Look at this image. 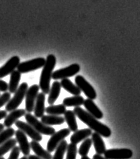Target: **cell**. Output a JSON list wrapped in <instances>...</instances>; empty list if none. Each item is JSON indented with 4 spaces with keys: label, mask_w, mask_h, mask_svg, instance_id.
Returning <instances> with one entry per match:
<instances>
[{
    "label": "cell",
    "mask_w": 140,
    "mask_h": 159,
    "mask_svg": "<svg viewBox=\"0 0 140 159\" xmlns=\"http://www.w3.org/2000/svg\"><path fill=\"white\" fill-rule=\"evenodd\" d=\"M17 140L16 139L11 138L10 140L4 143V144L0 145V157H2L4 155H5L7 153L11 151L13 148L16 146Z\"/></svg>",
    "instance_id": "27"
},
{
    "label": "cell",
    "mask_w": 140,
    "mask_h": 159,
    "mask_svg": "<svg viewBox=\"0 0 140 159\" xmlns=\"http://www.w3.org/2000/svg\"><path fill=\"white\" fill-rule=\"evenodd\" d=\"M30 148L35 153V155L43 159H52L53 156L51 153L48 151H46L43 148V147L39 144L37 141L33 140L30 142Z\"/></svg>",
    "instance_id": "18"
},
{
    "label": "cell",
    "mask_w": 140,
    "mask_h": 159,
    "mask_svg": "<svg viewBox=\"0 0 140 159\" xmlns=\"http://www.w3.org/2000/svg\"><path fill=\"white\" fill-rule=\"evenodd\" d=\"M8 84L5 81L0 80V91L7 92L8 90Z\"/></svg>",
    "instance_id": "34"
},
{
    "label": "cell",
    "mask_w": 140,
    "mask_h": 159,
    "mask_svg": "<svg viewBox=\"0 0 140 159\" xmlns=\"http://www.w3.org/2000/svg\"><path fill=\"white\" fill-rule=\"evenodd\" d=\"M61 83H59V81H54L53 83L52 88H50L49 96H48V103H49L50 105H53L55 103V101H56L58 97L59 96L60 92H61Z\"/></svg>",
    "instance_id": "21"
},
{
    "label": "cell",
    "mask_w": 140,
    "mask_h": 159,
    "mask_svg": "<svg viewBox=\"0 0 140 159\" xmlns=\"http://www.w3.org/2000/svg\"><path fill=\"white\" fill-rule=\"evenodd\" d=\"M75 83L81 91H83L88 98L94 100L96 98L97 93L92 85L88 83L82 75H77L75 78Z\"/></svg>",
    "instance_id": "8"
},
{
    "label": "cell",
    "mask_w": 140,
    "mask_h": 159,
    "mask_svg": "<svg viewBox=\"0 0 140 159\" xmlns=\"http://www.w3.org/2000/svg\"><path fill=\"white\" fill-rule=\"evenodd\" d=\"M84 102V99L83 96H75L72 97H68L64 99L63 104L66 107H80L83 105Z\"/></svg>",
    "instance_id": "25"
},
{
    "label": "cell",
    "mask_w": 140,
    "mask_h": 159,
    "mask_svg": "<svg viewBox=\"0 0 140 159\" xmlns=\"http://www.w3.org/2000/svg\"><path fill=\"white\" fill-rule=\"evenodd\" d=\"M66 111V107L64 104L51 105L50 107L46 108V112L49 115L60 116L64 114Z\"/></svg>",
    "instance_id": "26"
},
{
    "label": "cell",
    "mask_w": 140,
    "mask_h": 159,
    "mask_svg": "<svg viewBox=\"0 0 140 159\" xmlns=\"http://www.w3.org/2000/svg\"><path fill=\"white\" fill-rule=\"evenodd\" d=\"M21 79V73L18 70H15L10 74V83L8 84V90L10 93H15L19 87V83Z\"/></svg>",
    "instance_id": "20"
},
{
    "label": "cell",
    "mask_w": 140,
    "mask_h": 159,
    "mask_svg": "<svg viewBox=\"0 0 140 159\" xmlns=\"http://www.w3.org/2000/svg\"><path fill=\"white\" fill-rule=\"evenodd\" d=\"M106 159H129L132 157L133 152L128 148L108 149L104 153Z\"/></svg>",
    "instance_id": "11"
},
{
    "label": "cell",
    "mask_w": 140,
    "mask_h": 159,
    "mask_svg": "<svg viewBox=\"0 0 140 159\" xmlns=\"http://www.w3.org/2000/svg\"><path fill=\"white\" fill-rule=\"evenodd\" d=\"M0 96H1V95H0Z\"/></svg>",
    "instance_id": "42"
},
{
    "label": "cell",
    "mask_w": 140,
    "mask_h": 159,
    "mask_svg": "<svg viewBox=\"0 0 140 159\" xmlns=\"http://www.w3.org/2000/svg\"><path fill=\"white\" fill-rule=\"evenodd\" d=\"M46 63V59L43 57H38L31 60H28L19 64L17 69L20 73H28L43 67Z\"/></svg>",
    "instance_id": "5"
},
{
    "label": "cell",
    "mask_w": 140,
    "mask_h": 159,
    "mask_svg": "<svg viewBox=\"0 0 140 159\" xmlns=\"http://www.w3.org/2000/svg\"><path fill=\"white\" fill-rule=\"evenodd\" d=\"M11 93L10 92H4L2 96H0V108L3 107L8 103V101L10 100Z\"/></svg>",
    "instance_id": "32"
},
{
    "label": "cell",
    "mask_w": 140,
    "mask_h": 159,
    "mask_svg": "<svg viewBox=\"0 0 140 159\" xmlns=\"http://www.w3.org/2000/svg\"><path fill=\"white\" fill-rule=\"evenodd\" d=\"M26 114V111L24 109H15L14 111H11L7 116H6L4 121V125L7 128L11 127L12 125L16 122L17 119L22 116H25Z\"/></svg>",
    "instance_id": "14"
},
{
    "label": "cell",
    "mask_w": 140,
    "mask_h": 159,
    "mask_svg": "<svg viewBox=\"0 0 140 159\" xmlns=\"http://www.w3.org/2000/svg\"><path fill=\"white\" fill-rule=\"evenodd\" d=\"M46 94H44L43 92L40 93L38 94L36 101L35 103L34 108V113L35 116L37 118H41L44 115V113L46 111L45 108V99Z\"/></svg>",
    "instance_id": "15"
},
{
    "label": "cell",
    "mask_w": 140,
    "mask_h": 159,
    "mask_svg": "<svg viewBox=\"0 0 140 159\" xmlns=\"http://www.w3.org/2000/svg\"><path fill=\"white\" fill-rule=\"evenodd\" d=\"M20 159H28V156H24L23 157H22Z\"/></svg>",
    "instance_id": "40"
},
{
    "label": "cell",
    "mask_w": 140,
    "mask_h": 159,
    "mask_svg": "<svg viewBox=\"0 0 140 159\" xmlns=\"http://www.w3.org/2000/svg\"><path fill=\"white\" fill-rule=\"evenodd\" d=\"M40 87L38 85H33L28 88L25 95V111L31 113L34 111L35 103L38 94Z\"/></svg>",
    "instance_id": "9"
},
{
    "label": "cell",
    "mask_w": 140,
    "mask_h": 159,
    "mask_svg": "<svg viewBox=\"0 0 140 159\" xmlns=\"http://www.w3.org/2000/svg\"><path fill=\"white\" fill-rule=\"evenodd\" d=\"M15 126L23 131L25 134L32 139L33 140L37 141V142H40L43 140V137H42L41 134H40L38 132H37L32 126L29 125L28 123H25L22 121H17L15 123Z\"/></svg>",
    "instance_id": "10"
},
{
    "label": "cell",
    "mask_w": 140,
    "mask_h": 159,
    "mask_svg": "<svg viewBox=\"0 0 140 159\" xmlns=\"http://www.w3.org/2000/svg\"><path fill=\"white\" fill-rule=\"evenodd\" d=\"M93 159H106L105 157H103L101 155H99V154H95L93 156Z\"/></svg>",
    "instance_id": "36"
},
{
    "label": "cell",
    "mask_w": 140,
    "mask_h": 159,
    "mask_svg": "<svg viewBox=\"0 0 140 159\" xmlns=\"http://www.w3.org/2000/svg\"><path fill=\"white\" fill-rule=\"evenodd\" d=\"M15 134V129L12 127L7 128L6 129H4L3 131L0 132V145L4 144L7 141L10 140L14 136Z\"/></svg>",
    "instance_id": "29"
},
{
    "label": "cell",
    "mask_w": 140,
    "mask_h": 159,
    "mask_svg": "<svg viewBox=\"0 0 140 159\" xmlns=\"http://www.w3.org/2000/svg\"><path fill=\"white\" fill-rule=\"evenodd\" d=\"M4 129V124L0 123V132L3 131Z\"/></svg>",
    "instance_id": "38"
},
{
    "label": "cell",
    "mask_w": 140,
    "mask_h": 159,
    "mask_svg": "<svg viewBox=\"0 0 140 159\" xmlns=\"http://www.w3.org/2000/svg\"><path fill=\"white\" fill-rule=\"evenodd\" d=\"M25 118L26 119V121H27V123L32 126V127L34 128L37 132H38L40 134L52 136L56 132L54 128L52 127L51 126L44 125L43 122L38 120L37 117H35V116L32 115L30 113L25 114Z\"/></svg>",
    "instance_id": "4"
},
{
    "label": "cell",
    "mask_w": 140,
    "mask_h": 159,
    "mask_svg": "<svg viewBox=\"0 0 140 159\" xmlns=\"http://www.w3.org/2000/svg\"><path fill=\"white\" fill-rule=\"evenodd\" d=\"M64 119L67 123L69 129L71 132H76L78 130V125L76 120V115L74 113V111L71 110H66L64 113Z\"/></svg>",
    "instance_id": "22"
},
{
    "label": "cell",
    "mask_w": 140,
    "mask_h": 159,
    "mask_svg": "<svg viewBox=\"0 0 140 159\" xmlns=\"http://www.w3.org/2000/svg\"><path fill=\"white\" fill-rule=\"evenodd\" d=\"M20 63V59L19 57L14 56L10 58L5 63V65L0 67V78H3L8 75H10L18 67Z\"/></svg>",
    "instance_id": "12"
},
{
    "label": "cell",
    "mask_w": 140,
    "mask_h": 159,
    "mask_svg": "<svg viewBox=\"0 0 140 159\" xmlns=\"http://www.w3.org/2000/svg\"><path fill=\"white\" fill-rule=\"evenodd\" d=\"M28 89V85L27 83H23L19 86L16 92L15 93L14 96L7 103L5 109L7 111L11 112L17 109L20 105L23 102L24 98L25 97L26 92Z\"/></svg>",
    "instance_id": "3"
},
{
    "label": "cell",
    "mask_w": 140,
    "mask_h": 159,
    "mask_svg": "<svg viewBox=\"0 0 140 159\" xmlns=\"http://www.w3.org/2000/svg\"><path fill=\"white\" fill-rule=\"evenodd\" d=\"M0 159H5V158H4L3 156H2V157H0Z\"/></svg>",
    "instance_id": "41"
},
{
    "label": "cell",
    "mask_w": 140,
    "mask_h": 159,
    "mask_svg": "<svg viewBox=\"0 0 140 159\" xmlns=\"http://www.w3.org/2000/svg\"><path fill=\"white\" fill-rule=\"evenodd\" d=\"M28 159H43V158L38 157V156H37L36 155H29Z\"/></svg>",
    "instance_id": "37"
},
{
    "label": "cell",
    "mask_w": 140,
    "mask_h": 159,
    "mask_svg": "<svg viewBox=\"0 0 140 159\" xmlns=\"http://www.w3.org/2000/svg\"><path fill=\"white\" fill-rule=\"evenodd\" d=\"M73 111L75 115L79 119V120L88 125L90 129L94 130L95 132L100 134L101 136L104 138H109L111 135V130L108 126L100 122L96 118H95L89 112L86 111L81 107H75Z\"/></svg>",
    "instance_id": "1"
},
{
    "label": "cell",
    "mask_w": 140,
    "mask_h": 159,
    "mask_svg": "<svg viewBox=\"0 0 140 159\" xmlns=\"http://www.w3.org/2000/svg\"><path fill=\"white\" fill-rule=\"evenodd\" d=\"M83 105L84 107H85V109H87L88 112H89L91 115L94 116L95 118H96L97 119H101L103 118V112H102L101 111V109L97 107L93 100H91V99L89 98L86 99V100H84Z\"/></svg>",
    "instance_id": "16"
},
{
    "label": "cell",
    "mask_w": 140,
    "mask_h": 159,
    "mask_svg": "<svg viewBox=\"0 0 140 159\" xmlns=\"http://www.w3.org/2000/svg\"><path fill=\"white\" fill-rule=\"evenodd\" d=\"M77 153V145L70 143L68 145L66 148V159H76Z\"/></svg>",
    "instance_id": "31"
},
{
    "label": "cell",
    "mask_w": 140,
    "mask_h": 159,
    "mask_svg": "<svg viewBox=\"0 0 140 159\" xmlns=\"http://www.w3.org/2000/svg\"><path fill=\"white\" fill-rule=\"evenodd\" d=\"M20 153V149L19 147L15 146L11 151V153L7 159H18V157Z\"/></svg>",
    "instance_id": "33"
},
{
    "label": "cell",
    "mask_w": 140,
    "mask_h": 159,
    "mask_svg": "<svg viewBox=\"0 0 140 159\" xmlns=\"http://www.w3.org/2000/svg\"><path fill=\"white\" fill-rule=\"evenodd\" d=\"M79 70H80V66L78 64H72L65 68L54 71L52 74V78L56 80L70 78L78 73Z\"/></svg>",
    "instance_id": "7"
},
{
    "label": "cell",
    "mask_w": 140,
    "mask_h": 159,
    "mask_svg": "<svg viewBox=\"0 0 140 159\" xmlns=\"http://www.w3.org/2000/svg\"><path fill=\"white\" fill-rule=\"evenodd\" d=\"M6 116H7L6 110H1V111H0V120H2V119L5 118Z\"/></svg>",
    "instance_id": "35"
},
{
    "label": "cell",
    "mask_w": 140,
    "mask_h": 159,
    "mask_svg": "<svg viewBox=\"0 0 140 159\" xmlns=\"http://www.w3.org/2000/svg\"><path fill=\"white\" fill-rule=\"evenodd\" d=\"M92 141L97 154L103 155L105 153L106 151V145L101 138V134L95 132H93L92 134Z\"/></svg>",
    "instance_id": "19"
},
{
    "label": "cell",
    "mask_w": 140,
    "mask_h": 159,
    "mask_svg": "<svg viewBox=\"0 0 140 159\" xmlns=\"http://www.w3.org/2000/svg\"><path fill=\"white\" fill-rule=\"evenodd\" d=\"M81 159H91V158H89L88 156H83V157L81 158Z\"/></svg>",
    "instance_id": "39"
},
{
    "label": "cell",
    "mask_w": 140,
    "mask_h": 159,
    "mask_svg": "<svg viewBox=\"0 0 140 159\" xmlns=\"http://www.w3.org/2000/svg\"><path fill=\"white\" fill-rule=\"evenodd\" d=\"M60 83H61V87L67 92L70 93L71 94L74 95V96H79L81 94V90L76 85H75L70 79H62Z\"/></svg>",
    "instance_id": "23"
},
{
    "label": "cell",
    "mask_w": 140,
    "mask_h": 159,
    "mask_svg": "<svg viewBox=\"0 0 140 159\" xmlns=\"http://www.w3.org/2000/svg\"><path fill=\"white\" fill-rule=\"evenodd\" d=\"M92 144L93 141L92 139L90 138H87L84 140V142H83L79 149V154L82 156V157H83V156H88L89 151H90V148L92 146Z\"/></svg>",
    "instance_id": "30"
},
{
    "label": "cell",
    "mask_w": 140,
    "mask_h": 159,
    "mask_svg": "<svg viewBox=\"0 0 140 159\" xmlns=\"http://www.w3.org/2000/svg\"><path fill=\"white\" fill-rule=\"evenodd\" d=\"M64 117L55 115H43L41 117V122L48 126L61 125L64 123Z\"/></svg>",
    "instance_id": "24"
},
{
    "label": "cell",
    "mask_w": 140,
    "mask_h": 159,
    "mask_svg": "<svg viewBox=\"0 0 140 159\" xmlns=\"http://www.w3.org/2000/svg\"><path fill=\"white\" fill-rule=\"evenodd\" d=\"M56 59L54 55L49 54L46 59V63L43 67L40 78L39 87L44 94H48L50 90V81L52 78V74L56 66Z\"/></svg>",
    "instance_id": "2"
},
{
    "label": "cell",
    "mask_w": 140,
    "mask_h": 159,
    "mask_svg": "<svg viewBox=\"0 0 140 159\" xmlns=\"http://www.w3.org/2000/svg\"><path fill=\"white\" fill-rule=\"evenodd\" d=\"M68 144L66 140L61 141L59 143L56 148V152H55L54 156H53L52 159H63L64 156L66 151V148H67Z\"/></svg>",
    "instance_id": "28"
},
{
    "label": "cell",
    "mask_w": 140,
    "mask_h": 159,
    "mask_svg": "<svg viewBox=\"0 0 140 159\" xmlns=\"http://www.w3.org/2000/svg\"><path fill=\"white\" fill-rule=\"evenodd\" d=\"M92 134L93 131L91 129H83L80 130H77V131L75 132L74 134L71 136L70 141L73 144L77 145L79 143L88 138L90 135H92Z\"/></svg>",
    "instance_id": "17"
},
{
    "label": "cell",
    "mask_w": 140,
    "mask_h": 159,
    "mask_svg": "<svg viewBox=\"0 0 140 159\" xmlns=\"http://www.w3.org/2000/svg\"><path fill=\"white\" fill-rule=\"evenodd\" d=\"M70 129L69 128H65V129H61L59 131L52 135L51 138L48 140L47 143V151L49 153H52L53 151H55L59 143L64 140L66 137H68L70 134Z\"/></svg>",
    "instance_id": "6"
},
{
    "label": "cell",
    "mask_w": 140,
    "mask_h": 159,
    "mask_svg": "<svg viewBox=\"0 0 140 159\" xmlns=\"http://www.w3.org/2000/svg\"><path fill=\"white\" fill-rule=\"evenodd\" d=\"M15 139H16L17 143H18L19 148L20 151L23 153L24 156H28L30 153V144L29 143L27 136L22 130L19 129L15 132Z\"/></svg>",
    "instance_id": "13"
}]
</instances>
